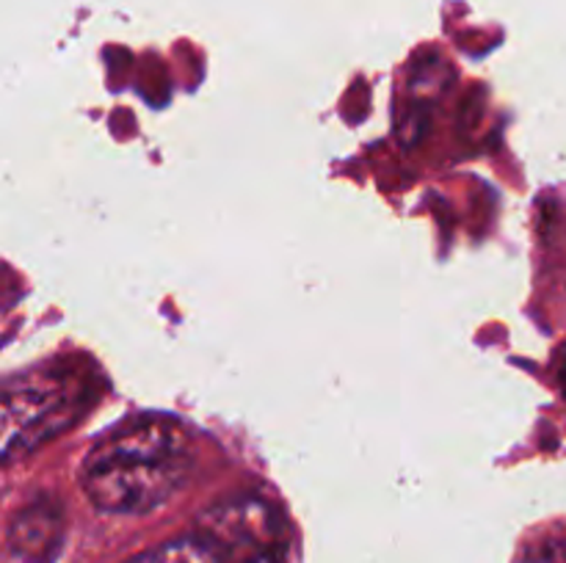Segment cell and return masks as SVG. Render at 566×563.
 I'll list each match as a JSON object with an SVG mask.
<instances>
[{
    "mask_svg": "<svg viewBox=\"0 0 566 563\" xmlns=\"http://www.w3.org/2000/svg\"><path fill=\"white\" fill-rule=\"evenodd\" d=\"M191 445L171 419H136L99 439L81 464L88 500L108 513H149L191 472Z\"/></svg>",
    "mask_w": 566,
    "mask_h": 563,
    "instance_id": "6da1fadb",
    "label": "cell"
},
{
    "mask_svg": "<svg viewBox=\"0 0 566 563\" xmlns=\"http://www.w3.org/2000/svg\"><path fill=\"white\" fill-rule=\"evenodd\" d=\"M75 414V392L55 373H25L3 390V458L33 450L70 425Z\"/></svg>",
    "mask_w": 566,
    "mask_h": 563,
    "instance_id": "7a4b0ae2",
    "label": "cell"
},
{
    "mask_svg": "<svg viewBox=\"0 0 566 563\" xmlns=\"http://www.w3.org/2000/svg\"><path fill=\"white\" fill-rule=\"evenodd\" d=\"M202 533L210 535L232 563L276 561V519L263 500H230L205 513Z\"/></svg>",
    "mask_w": 566,
    "mask_h": 563,
    "instance_id": "3957f363",
    "label": "cell"
},
{
    "mask_svg": "<svg viewBox=\"0 0 566 563\" xmlns=\"http://www.w3.org/2000/svg\"><path fill=\"white\" fill-rule=\"evenodd\" d=\"M130 563H232L230 555L210 535H188V539L166 541L155 550L142 552Z\"/></svg>",
    "mask_w": 566,
    "mask_h": 563,
    "instance_id": "277c9868",
    "label": "cell"
},
{
    "mask_svg": "<svg viewBox=\"0 0 566 563\" xmlns=\"http://www.w3.org/2000/svg\"><path fill=\"white\" fill-rule=\"evenodd\" d=\"M562 386H564V392H566V359H564V364H562Z\"/></svg>",
    "mask_w": 566,
    "mask_h": 563,
    "instance_id": "5b68a950",
    "label": "cell"
}]
</instances>
